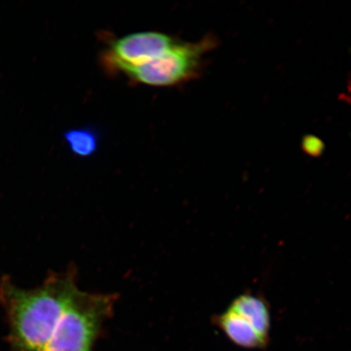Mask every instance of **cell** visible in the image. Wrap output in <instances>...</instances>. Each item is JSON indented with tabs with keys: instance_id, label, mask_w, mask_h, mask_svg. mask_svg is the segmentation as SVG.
<instances>
[{
	"instance_id": "6da1fadb",
	"label": "cell",
	"mask_w": 351,
	"mask_h": 351,
	"mask_svg": "<svg viewBox=\"0 0 351 351\" xmlns=\"http://www.w3.org/2000/svg\"><path fill=\"white\" fill-rule=\"evenodd\" d=\"M78 288L73 267L51 274L40 287L33 289L19 288L7 276L2 278L0 304L7 314L12 351L45 350Z\"/></svg>"
},
{
	"instance_id": "7a4b0ae2",
	"label": "cell",
	"mask_w": 351,
	"mask_h": 351,
	"mask_svg": "<svg viewBox=\"0 0 351 351\" xmlns=\"http://www.w3.org/2000/svg\"><path fill=\"white\" fill-rule=\"evenodd\" d=\"M117 301L114 293H74L44 351H94Z\"/></svg>"
},
{
	"instance_id": "3957f363",
	"label": "cell",
	"mask_w": 351,
	"mask_h": 351,
	"mask_svg": "<svg viewBox=\"0 0 351 351\" xmlns=\"http://www.w3.org/2000/svg\"><path fill=\"white\" fill-rule=\"evenodd\" d=\"M218 45L212 34L201 40L185 43L178 40L164 54L137 67H119V73L135 84L169 87L183 84L199 76L206 55Z\"/></svg>"
},
{
	"instance_id": "277c9868",
	"label": "cell",
	"mask_w": 351,
	"mask_h": 351,
	"mask_svg": "<svg viewBox=\"0 0 351 351\" xmlns=\"http://www.w3.org/2000/svg\"><path fill=\"white\" fill-rule=\"evenodd\" d=\"M178 39L160 32H138L112 38L101 57L110 73L119 67H137L164 54Z\"/></svg>"
},
{
	"instance_id": "5b68a950",
	"label": "cell",
	"mask_w": 351,
	"mask_h": 351,
	"mask_svg": "<svg viewBox=\"0 0 351 351\" xmlns=\"http://www.w3.org/2000/svg\"><path fill=\"white\" fill-rule=\"evenodd\" d=\"M227 309L247 320L258 335L269 343L271 317L270 305L265 298L245 292L236 297Z\"/></svg>"
},
{
	"instance_id": "8992f818",
	"label": "cell",
	"mask_w": 351,
	"mask_h": 351,
	"mask_svg": "<svg viewBox=\"0 0 351 351\" xmlns=\"http://www.w3.org/2000/svg\"><path fill=\"white\" fill-rule=\"evenodd\" d=\"M213 323L223 332L227 339L244 349H265L269 345L258 335L247 320L229 309L215 315Z\"/></svg>"
},
{
	"instance_id": "52a82bcc",
	"label": "cell",
	"mask_w": 351,
	"mask_h": 351,
	"mask_svg": "<svg viewBox=\"0 0 351 351\" xmlns=\"http://www.w3.org/2000/svg\"><path fill=\"white\" fill-rule=\"evenodd\" d=\"M64 139L69 150L79 157H90L97 152L99 136L91 128L72 129L64 132Z\"/></svg>"
}]
</instances>
